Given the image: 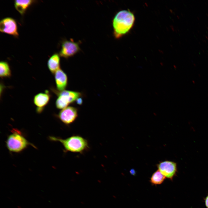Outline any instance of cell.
<instances>
[{
	"instance_id": "cell-10",
	"label": "cell",
	"mask_w": 208,
	"mask_h": 208,
	"mask_svg": "<svg viewBox=\"0 0 208 208\" xmlns=\"http://www.w3.org/2000/svg\"><path fill=\"white\" fill-rule=\"evenodd\" d=\"M57 90L59 91L65 90L68 84V79L66 74L60 68L54 74Z\"/></svg>"
},
{
	"instance_id": "cell-1",
	"label": "cell",
	"mask_w": 208,
	"mask_h": 208,
	"mask_svg": "<svg viewBox=\"0 0 208 208\" xmlns=\"http://www.w3.org/2000/svg\"><path fill=\"white\" fill-rule=\"evenodd\" d=\"M135 21L133 13L129 10H123L118 12L113 21L114 34L119 38L127 34L133 27Z\"/></svg>"
},
{
	"instance_id": "cell-15",
	"label": "cell",
	"mask_w": 208,
	"mask_h": 208,
	"mask_svg": "<svg viewBox=\"0 0 208 208\" xmlns=\"http://www.w3.org/2000/svg\"><path fill=\"white\" fill-rule=\"evenodd\" d=\"M76 102L78 105H81L82 103L83 100L81 97H80L77 100Z\"/></svg>"
},
{
	"instance_id": "cell-7",
	"label": "cell",
	"mask_w": 208,
	"mask_h": 208,
	"mask_svg": "<svg viewBox=\"0 0 208 208\" xmlns=\"http://www.w3.org/2000/svg\"><path fill=\"white\" fill-rule=\"evenodd\" d=\"M157 166L166 178L170 180L172 179L177 172V164L173 161L168 160L160 161Z\"/></svg>"
},
{
	"instance_id": "cell-13",
	"label": "cell",
	"mask_w": 208,
	"mask_h": 208,
	"mask_svg": "<svg viewBox=\"0 0 208 208\" xmlns=\"http://www.w3.org/2000/svg\"><path fill=\"white\" fill-rule=\"evenodd\" d=\"M166 177L157 170L154 172L152 175L150 179V182L153 185H157L161 184L166 179Z\"/></svg>"
},
{
	"instance_id": "cell-6",
	"label": "cell",
	"mask_w": 208,
	"mask_h": 208,
	"mask_svg": "<svg viewBox=\"0 0 208 208\" xmlns=\"http://www.w3.org/2000/svg\"><path fill=\"white\" fill-rule=\"evenodd\" d=\"M80 50L78 43L74 42L72 39L65 40L62 44L59 54L60 56L67 58L74 55Z\"/></svg>"
},
{
	"instance_id": "cell-16",
	"label": "cell",
	"mask_w": 208,
	"mask_h": 208,
	"mask_svg": "<svg viewBox=\"0 0 208 208\" xmlns=\"http://www.w3.org/2000/svg\"><path fill=\"white\" fill-rule=\"evenodd\" d=\"M205 204L207 207L208 208V195L206 198L205 199Z\"/></svg>"
},
{
	"instance_id": "cell-5",
	"label": "cell",
	"mask_w": 208,
	"mask_h": 208,
	"mask_svg": "<svg viewBox=\"0 0 208 208\" xmlns=\"http://www.w3.org/2000/svg\"><path fill=\"white\" fill-rule=\"evenodd\" d=\"M78 116V109L72 106H68L59 113L57 116L64 124L69 125L73 123Z\"/></svg>"
},
{
	"instance_id": "cell-3",
	"label": "cell",
	"mask_w": 208,
	"mask_h": 208,
	"mask_svg": "<svg viewBox=\"0 0 208 208\" xmlns=\"http://www.w3.org/2000/svg\"><path fill=\"white\" fill-rule=\"evenodd\" d=\"M6 144L8 149L12 152L18 153L25 148L30 143L21 132L14 129L8 137Z\"/></svg>"
},
{
	"instance_id": "cell-2",
	"label": "cell",
	"mask_w": 208,
	"mask_h": 208,
	"mask_svg": "<svg viewBox=\"0 0 208 208\" xmlns=\"http://www.w3.org/2000/svg\"><path fill=\"white\" fill-rule=\"evenodd\" d=\"M49 138L52 141L61 143L66 152L81 153L89 148L87 140L79 135H74L65 139L54 136H50Z\"/></svg>"
},
{
	"instance_id": "cell-4",
	"label": "cell",
	"mask_w": 208,
	"mask_h": 208,
	"mask_svg": "<svg viewBox=\"0 0 208 208\" xmlns=\"http://www.w3.org/2000/svg\"><path fill=\"white\" fill-rule=\"evenodd\" d=\"M54 92L58 96L55 105L59 109H62L68 107L70 104L76 101L82 95L79 92L65 90L61 91L55 90Z\"/></svg>"
},
{
	"instance_id": "cell-12",
	"label": "cell",
	"mask_w": 208,
	"mask_h": 208,
	"mask_svg": "<svg viewBox=\"0 0 208 208\" xmlns=\"http://www.w3.org/2000/svg\"><path fill=\"white\" fill-rule=\"evenodd\" d=\"M34 1L31 0H16L14 2V5L16 9L22 15Z\"/></svg>"
},
{
	"instance_id": "cell-11",
	"label": "cell",
	"mask_w": 208,
	"mask_h": 208,
	"mask_svg": "<svg viewBox=\"0 0 208 208\" xmlns=\"http://www.w3.org/2000/svg\"><path fill=\"white\" fill-rule=\"evenodd\" d=\"M59 54L55 53L53 54L49 59L47 65L50 71L53 74L60 68V58Z\"/></svg>"
},
{
	"instance_id": "cell-9",
	"label": "cell",
	"mask_w": 208,
	"mask_h": 208,
	"mask_svg": "<svg viewBox=\"0 0 208 208\" xmlns=\"http://www.w3.org/2000/svg\"><path fill=\"white\" fill-rule=\"evenodd\" d=\"M49 91L46 90L44 92L39 93L36 95L33 99V102L36 107V111L40 113L49 103L50 99Z\"/></svg>"
},
{
	"instance_id": "cell-8",
	"label": "cell",
	"mask_w": 208,
	"mask_h": 208,
	"mask_svg": "<svg viewBox=\"0 0 208 208\" xmlns=\"http://www.w3.org/2000/svg\"><path fill=\"white\" fill-rule=\"evenodd\" d=\"M0 31L4 33L18 37V34L15 20L13 18L7 17L1 20L0 22Z\"/></svg>"
},
{
	"instance_id": "cell-14",
	"label": "cell",
	"mask_w": 208,
	"mask_h": 208,
	"mask_svg": "<svg viewBox=\"0 0 208 208\" xmlns=\"http://www.w3.org/2000/svg\"><path fill=\"white\" fill-rule=\"evenodd\" d=\"M11 76V71L9 65L6 62H0V76L2 78L9 77Z\"/></svg>"
}]
</instances>
